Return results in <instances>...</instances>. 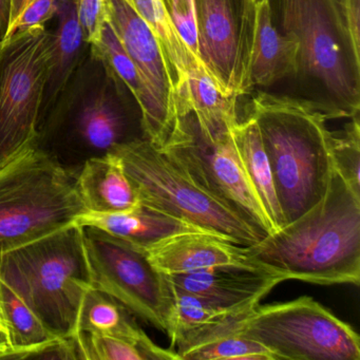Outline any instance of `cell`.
Instances as JSON below:
<instances>
[{
	"mask_svg": "<svg viewBox=\"0 0 360 360\" xmlns=\"http://www.w3.org/2000/svg\"><path fill=\"white\" fill-rule=\"evenodd\" d=\"M165 277L178 290L236 309H252L282 282L269 274L233 269H206Z\"/></svg>",
	"mask_w": 360,
	"mask_h": 360,
	"instance_id": "2e32d148",
	"label": "cell"
},
{
	"mask_svg": "<svg viewBox=\"0 0 360 360\" xmlns=\"http://www.w3.org/2000/svg\"><path fill=\"white\" fill-rule=\"evenodd\" d=\"M75 176L32 142L0 163V254L87 214Z\"/></svg>",
	"mask_w": 360,
	"mask_h": 360,
	"instance_id": "8992f818",
	"label": "cell"
},
{
	"mask_svg": "<svg viewBox=\"0 0 360 360\" xmlns=\"http://www.w3.org/2000/svg\"><path fill=\"white\" fill-rule=\"evenodd\" d=\"M112 153L121 159L142 205L242 246L254 245L266 236L147 139L126 143Z\"/></svg>",
	"mask_w": 360,
	"mask_h": 360,
	"instance_id": "5b68a950",
	"label": "cell"
},
{
	"mask_svg": "<svg viewBox=\"0 0 360 360\" xmlns=\"http://www.w3.org/2000/svg\"><path fill=\"white\" fill-rule=\"evenodd\" d=\"M0 278L56 336H77L82 303L92 288L83 226L69 225L0 254Z\"/></svg>",
	"mask_w": 360,
	"mask_h": 360,
	"instance_id": "277c9868",
	"label": "cell"
},
{
	"mask_svg": "<svg viewBox=\"0 0 360 360\" xmlns=\"http://www.w3.org/2000/svg\"><path fill=\"white\" fill-rule=\"evenodd\" d=\"M244 313L233 314L216 323L191 330L176 339L169 349L180 360H278L264 345L240 332L238 318Z\"/></svg>",
	"mask_w": 360,
	"mask_h": 360,
	"instance_id": "e0dca14e",
	"label": "cell"
},
{
	"mask_svg": "<svg viewBox=\"0 0 360 360\" xmlns=\"http://www.w3.org/2000/svg\"><path fill=\"white\" fill-rule=\"evenodd\" d=\"M139 139H145L141 120L134 119L107 90L101 89L70 115H56L39 124L35 142L77 176L88 160Z\"/></svg>",
	"mask_w": 360,
	"mask_h": 360,
	"instance_id": "30bf717a",
	"label": "cell"
},
{
	"mask_svg": "<svg viewBox=\"0 0 360 360\" xmlns=\"http://www.w3.org/2000/svg\"><path fill=\"white\" fill-rule=\"evenodd\" d=\"M88 212L112 214L140 205L138 193L115 153L88 160L75 176Z\"/></svg>",
	"mask_w": 360,
	"mask_h": 360,
	"instance_id": "ac0fdd59",
	"label": "cell"
},
{
	"mask_svg": "<svg viewBox=\"0 0 360 360\" xmlns=\"http://www.w3.org/2000/svg\"><path fill=\"white\" fill-rule=\"evenodd\" d=\"M179 37L189 51L200 58L195 0H162Z\"/></svg>",
	"mask_w": 360,
	"mask_h": 360,
	"instance_id": "f546056e",
	"label": "cell"
},
{
	"mask_svg": "<svg viewBox=\"0 0 360 360\" xmlns=\"http://www.w3.org/2000/svg\"><path fill=\"white\" fill-rule=\"evenodd\" d=\"M0 307L11 332L13 352L7 359H20L48 341L56 338L26 302L0 278Z\"/></svg>",
	"mask_w": 360,
	"mask_h": 360,
	"instance_id": "d4e9b609",
	"label": "cell"
},
{
	"mask_svg": "<svg viewBox=\"0 0 360 360\" xmlns=\"http://www.w3.org/2000/svg\"><path fill=\"white\" fill-rule=\"evenodd\" d=\"M340 3L352 39L360 47V0H340Z\"/></svg>",
	"mask_w": 360,
	"mask_h": 360,
	"instance_id": "d6a6232c",
	"label": "cell"
},
{
	"mask_svg": "<svg viewBox=\"0 0 360 360\" xmlns=\"http://www.w3.org/2000/svg\"><path fill=\"white\" fill-rule=\"evenodd\" d=\"M58 6V0H11V20L7 39L25 29L45 26L56 18Z\"/></svg>",
	"mask_w": 360,
	"mask_h": 360,
	"instance_id": "f1b7e54d",
	"label": "cell"
},
{
	"mask_svg": "<svg viewBox=\"0 0 360 360\" xmlns=\"http://www.w3.org/2000/svg\"><path fill=\"white\" fill-rule=\"evenodd\" d=\"M81 358L86 360H180L172 349H163L150 338L96 336L79 333Z\"/></svg>",
	"mask_w": 360,
	"mask_h": 360,
	"instance_id": "484cf974",
	"label": "cell"
},
{
	"mask_svg": "<svg viewBox=\"0 0 360 360\" xmlns=\"http://www.w3.org/2000/svg\"><path fill=\"white\" fill-rule=\"evenodd\" d=\"M170 284V283H169ZM172 290V316L167 333L170 339V347L182 335L203 328L208 324L216 323L233 314L248 311L250 309H236L222 307L197 295L189 294L178 290L170 284Z\"/></svg>",
	"mask_w": 360,
	"mask_h": 360,
	"instance_id": "4316f807",
	"label": "cell"
},
{
	"mask_svg": "<svg viewBox=\"0 0 360 360\" xmlns=\"http://www.w3.org/2000/svg\"><path fill=\"white\" fill-rule=\"evenodd\" d=\"M105 4L107 22L165 111L174 132L184 119L179 112L172 69L159 41L125 0H105Z\"/></svg>",
	"mask_w": 360,
	"mask_h": 360,
	"instance_id": "7c38bea8",
	"label": "cell"
},
{
	"mask_svg": "<svg viewBox=\"0 0 360 360\" xmlns=\"http://www.w3.org/2000/svg\"><path fill=\"white\" fill-rule=\"evenodd\" d=\"M77 336L56 337L45 345L27 352L20 359H82Z\"/></svg>",
	"mask_w": 360,
	"mask_h": 360,
	"instance_id": "1f68e13d",
	"label": "cell"
},
{
	"mask_svg": "<svg viewBox=\"0 0 360 360\" xmlns=\"http://www.w3.org/2000/svg\"><path fill=\"white\" fill-rule=\"evenodd\" d=\"M260 130L284 225L315 205L333 172L326 117L295 96L257 91L244 108Z\"/></svg>",
	"mask_w": 360,
	"mask_h": 360,
	"instance_id": "3957f363",
	"label": "cell"
},
{
	"mask_svg": "<svg viewBox=\"0 0 360 360\" xmlns=\"http://www.w3.org/2000/svg\"><path fill=\"white\" fill-rule=\"evenodd\" d=\"M11 20V0H0V44L7 39Z\"/></svg>",
	"mask_w": 360,
	"mask_h": 360,
	"instance_id": "e575fe53",
	"label": "cell"
},
{
	"mask_svg": "<svg viewBox=\"0 0 360 360\" xmlns=\"http://www.w3.org/2000/svg\"><path fill=\"white\" fill-rule=\"evenodd\" d=\"M58 26L52 32L49 77L46 86V106L51 107L58 94L66 88L71 75L79 66L86 46L77 13V0H58Z\"/></svg>",
	"mask_w": 360,
	"mask_h": 360,
	"instance_id": "7402d4cb",
	"label": "cell"
},
{
	"mask_svg": "<svg viewBox=\"0 0 360 360\" xmlns=\"http://www.w3.org/2000/svg\"><path fill=\"white\" fill-rule=\"evenodd\" d=\"M52 32L45 26L0 44V163L37 136L49 77Z\"/></svg>",
	"mask_w": 360,
	"mask_h": 360,
	"instance_id": "ba28073f",
	"label": "cell"
},
{
	"mask_svg": "<svg viewBox=\"0 0 360 360\" xmlns=\"http://www.w3.org/2000/svg\"><path fill=\"white\" fill-rule=\"evenodd\" d=\"M238 328L278 360L360 359L355 330L311 297L257 304L238 318Z\"/></svg>",
	"mask_w": 360,
	"mask_h": 360,
	"instance_id": "52a82bcc",
	"label": "cell"
},
{
	"mask_svg": "<svg viewBox=\"0 0 360 360\" xmlns=\"http://www.w3.org/2000/svg\"><path fill=\"white\" fill-rule=\"evenodd\" d=\"M77 13L88 45L101 37L106 18L105 0H77Z\"/></svg>",
	"mask_w": 360,
	"mask_h": 360,
	"instance_id": "4dcf8cb0",
	"label": "cell"
},
{
	"mask_svg": "<svg viewBox=\"0 0 360 360\" xmlns=\"http://www.w3.org/2000/svg\"><path fill=\"white\" fill-rule=\"evenodd\" d=\"M79 333L96 336L149 338L136 316L107 292L91 288L86 292L79 316Z\"/></svg>",
	"mask_w": 360,
	"mask_h": 360,
	"instance_id": "cb8c5ba5",
	"label": "cell"
},
{
	"mask_svg": "<svg viewBox=\"0 0 360 360\" xmlns=\"http://www.w3.org/2000/svg\"><path fill=\"white\" fill-rule=\"evenodd\" d=\"M75 224L96 227L138 248L174 233L204 231L195 225L155 212L142 204L134 210L112 214L87 212L79 217Z\"/></svg>",
	"mask_w": 360,
	"mask_h": 360,
	"instance_id": "ffe728a7",
	"label": "cell"
},
{
	"mask_svg": "<svg viewBox=\"0 0 360 360\" xmlns=\"http://www.w3.org/2000/svg\"><path fill=\"white\" fill-rule=\"evenodd\" d=\"M139 248L163 275L214 269L258 271L250 261L246 246L205 231L174 233Z\"/></svg>",
	"mask_w": 360,
	"mask_h": 360,
	"instance_id": "4fadbf2b",
	"label": "cell"
},
{
	"mask_svg": "<svg viewBox=\"0 0 360 360\" xmlns=\"http://www.w3.org/2000/svg\"><path fill=\"white\" fill-rule=\"evenodd\" d=\"M298 45L273 22L269 0L242 1L241 26L236 62V96H250L257 87H271L294 77Z\"/></svg>",
	"mask_w": 360,
	"mask_h": 360,
	"instance_id": "8fae6325",
	"label": "cell"
},
{
	"mask_svg": "<svg viewBox=\"0 0 360 360\" xmlns=\"http://www.w3.org/2000/svg\"><path fill=\"white\" fill-rule=\"evenodd\" d=\"M13 352L11 332L3 309L0 307V359H7Z\"/></svg>",
	"mask_w": 360,
	"mask_h": 360,
	"instance_id": "836d02e7",
	"label": "cell"
},
{
	"mask_svg": "<svg viewBox=\"0 0 360 360\" xmlns=\"http://www.w3.org/2000/svg\"><path fill=\"white\" fill-rule=\"evenodd\" d=\"M246 248L257 271L282 281L358 286L360 195L333 167L326 193L315 205Z\"/></svg>",
	"mask_w": 360,
	"mask_h": 360,
	"instance_id": "6da1fadb",
	"label": "cell"
},
{
	"mask_svg": "<svg viewBox=\"0 0 360 360\" xmlns=\"http://www.w3.org/2000/svg\"><path fill=\"white\" fill-rule=\"evenodd\" d=\"M131 9L146 22L157 37L169 63L176 88L179 112L186 94L187 72L195 60L193 52L183 43L170 20L162 0H125ZM199 60V58H198Z\"/></svg>",
	"mask_w": 360,
	"mask_h": 360,
	"instance_id": "603a6c76",
	"label": "cell"
},
{
	"mask_svg": "<svg viewBox=\"0 0 360 360\" xmlns=\"http://www.w3.org/2000/svg\"><path fill=\"white\" fill-rule=\"evenodd\" d=\"M276 28L298 45L295 96L326 120L353 119L360 111V47L340 0H269Z\"/></svg>",
	"mask_w": 360,
	"mask_h": 360,
	"instance_id": "7a4b0ae2",
	"label": "cell"
},
{
	"mask_svg": "<svg viewBox=\"0 0 360 360\" xmlns=\"http://www.w3.org/2000/svg\"><path fill=\"white\" fill-rule=\"evenodd\" d=\"M183 117L191 115L203 140L212 142L241 121L238 100L219 89L201 60L195 58L187 72Z\"/></svg>",
	"mask_w": 360,
	"mask_h": 360,
	"instance_id": "d6986e66",
	"label": "cell"
},
{
	"mask_svg": "<svg viewBox=\"0 0 360 360\" xmlns=\"http://www.w3.org/2000/svg\"><path fill=\"white\" fill-rule=\"evenodd\" d=\"M330 153L335 169L360 195L359 117L351 119L343 129L332 131Z\"/></svg>",
	"mask_w": 360,
	"mask_h": 360,
	"instance_id": "83f0119b",
	"label": "cell"
},
{
	"mask_svg": "<svg viewBox=\"0 0 360 360\" xmlns=\"http://www.w3.org/2000/svg\"><path fill=\"white\" fill-rule=\"evenodd\" d=\"M243 0H195L200 58L220 91L236 98L235 69Z\"/></svg>",
	"mask_w": 360,
	"mask_h": 360,
	"instance_id": "5bb4252c",
	"label": "cell"
},
{
	"mask_svg": "<svg viewBox=\"0 0 360 360\" xmlns=\"http://www.w3.org/2000/svg\"><path fill=\"white\" fill-rule=\"evenodd\" d=\"M92 288L110 295L136 317L167 333L172 286L138 246L92 226H83Z\"/></svg>",
	"mask_w": 360,
	"mask_h": 360,
	"instance_id": "9c48e42d",
	"label": "cell"
},
{
	"mask_svg": "<svg viewBox=\"0 0 360 360\" xmlns=\"http://www.w3.org/2000/svg\"><path fill=\"white\" fill-rule=\"evenodd\" d=\"M90 48L92 56L102 63L109 77L125 86L134 96L141 115L145 139L163 148L174 130L172 123L108 22H105L101 37Z\"/></svg>",
	"mask_w": 360,
	"mask_h": 360,
	"instance_id": "9a60e30c",
	"label": "cell"
},
{
	"mask_svg": "<svg viewBox=\"0 0 360 360\" xmlns=\"http://www.w3.org/2000/svg\"><path fill=\"white\" fill-rule=\"evenodd\" d=\"M252 1H254V3H261V1H263V0H252Z\"/></svg>",
	"mask_w": 360,
	"mask_h": 360,
	"instance_id": "d590c367",
	"label": "cell"
},
{
	"mask_svg": "<svg viewBox=\"0 0 360 360\" xmlns=\"http://www.w3.org/2000/svg\"><path fill=\"white\" fill-rule=\"evenodd\" d=\"M231 134L246 176L260 199L276 233L284 226L283 216L276 193L271 164L265 153L258 125L252 117H245L231 128Z\"/></svg>",
	"mask_w": 360,
	"mask_h": 360,
	"instance_id": "44dd1931",
	"label": "cell"
}]
</instances>
